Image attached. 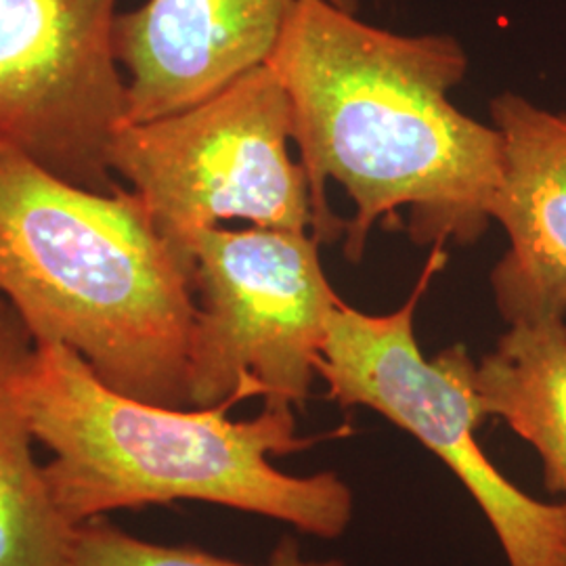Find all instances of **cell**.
Here are the masks:
<instances>
[{"mask_svg": "<svg viewBox=\"0 0 566 566\" xmlns=\"http://www.w3.org/2000/svg\"><path fill=\"white\" fill-rule=\"evenodd\" d=\"M292 105L313 238L364 259L374 224L409 208L413 242L474 243L493 221L504 142L449 102L468 55L453 36H403L329 0H296L264 61Z\"/></svg>", "mask_w": 566, "mask_h": 566, "instance_id": "cell-1", "label": "cell"}, {"mask_svg": "<svg viewBox=\"0 0 566 566\" xmlns=\"http://www.w3.org/2000/svg\"><path fill=\"white\" fill-rule=\"evenodd\" d=\"M34 439L53 458L44 479L70 526L116 510L203 502L338 539L355 491L334 470L287 474L271 462L303 451L292 407L263 405L250 420L229 407H166L103 385L65 346H36L21 376Z\"/></svg>", "mask_w": 566, "mask_h": 566, "instance_id": "cell-2", "label": "cell"}, {"mask_svg": "<svg viewBox=\"0 0 566 566\" xmlns=\"http://www.w3.org/2000/svg\"><path fill=\"white\" fill-rule=\"evenodd\" d=\"M0 298L130 399L189 407L193 264L142 198L65 181L0 142Z\"/></svg>", "mask_w": 566, "mask_h": 566, "instance_id": "cell-3", "label": "cell"}, {"mask_svg": "<svg viewBox=\"0 0 566 566\" xmlns=\"http://www.w3.org/2000/svg\"><path fill=\"white\" fill-rule=\"evenodd\" d=\"M446 263L434 245L409 301L386 315L340 303L327 317L317 376L340 407H367L446 462L493 528L507 566H566V502L526 495L489 460L476 430L485 411L476 364L464 344L426 359L413 313L430 277Z\"/></svg>", "mask_w": 566, "mask_h": 566, "instance_id": "cell-4", "label": "cell"}, {"mask_svg": "<svg viewBox=\"0 0 566 566\" xmlns=\"http://www.w3.org/2000/svg\"><path fill=\"white\" fill-rule=\"evenodd\" d=\"M290 142L292 105L263 63L181 112L124 122L109 147V168L193 264L189 238L221 221L301 233L313 227L308 182Z\"/></svg>", "mask_w": 566, "mask_h": 566, "instance_id": "cell-5", "label": "cell"}, {"mask_svg": "<svg viewBox=\"0 0 566 566\" xmlns=\"http://www.w3.org/2000/svg\"><path fill=\"white\" fill-rule=\"evenodd\" d=\"M198 315L189 353V407L303 409L317 378L329 313L319 242L304 231L210 227L187 242Z\"/></svg>", "mask_w": 566, "mask_h": 566, "instance_id": "cell-6", "label": "cell"}, {"mask_svg": "<svg viewBox=\"0 0 566 566\" xmlns=\"http://www.w3.org/2000/svg\"><path fill=\"white\" fill-rule=\"evenodd\" d=\"M116 2L0 0V142L103 193L120 187L109 147L126 120Z\"/></svg>", "mask_w": 566, "mask_h": 566, "instance_id": "cell-7", "label": "cell"}, {"mask_svg": "<svg viewBox=\"0 0 566 566\" xmlns=\"http://www.w3.org/2000/svg\"><path fill=\"white\" fill-rule=\"evenodd\" d=\"M357 13L359 0H329ZM296 0H145L118 13L126 120L181 112L263 65Z\"/></svg>", "mask_w": 566, "mask_h": 566, "instance_id": "cell-8", "label": "cell"}, {"mask_svg": "<svg viewBox=\"0 0 566 566\" xmlns=\"http://www.w3.org/2000/svg\"><path fill=\"white\" fill-rule=\"evenodd\" d=\"M491 118L504 142L493 221L510 242L491 273L495 304L507 325L566 319V112L502 93Z\"/></svg>", "mask_w": 566, "mask_h": 566, "instance_id": "cell-9", "label": "cell"}, {"mask_svg": "<svg viewBox=\"0 0 566 566\" xmlns=\"http://www.w3.org/2000/svg\"><path fill=\"white\" fill-rule=\"evenodd\" d=\"M34 348L18 313L0 298V566H65L74 528L51 497L21 401Z\"/></svg>", "mask_w": 566, "mask_h": 566, "instance_id": "cell-10", "label": "cell"}, {"mask_svg": "<svg viewBox=\"0 0 566 566\" xmlns=\"http://www.w3.org/2000/svg\"><path fill=\"white\" fill-rule=\"evenodd\" d=\"M474 382L486 418L533 447L547 489L566 497V319L507 325Z\"/></svg>", "mask_w": 566, "mask_h": 566, "instance_id": "cell-11", "label": "cell"}, {"mask_svg": "<svg viewBox=\"0 0 566 566\" xmlns=\"http://www.w3.org/2000/svg\"><path fill=\"white\" fill-rule=\"evenodd\" d=\"M65 566H350L340 558L306 560L294 537H283L264 565H245L202 547L164 546L126 533L105 516L72 528Z\"/></svg>", "mask_w": 566, "mask_h": 566, "instance_id": "cell-12", "label": "cell"}]
</instances>
